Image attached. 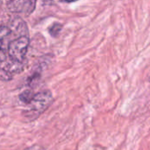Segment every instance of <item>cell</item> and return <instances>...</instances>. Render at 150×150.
Segmentation results:
<instances>
[{
  "mask_svg": "<svg viewBox=\"0 0 150 150\" xmlns=\"http://www.w3.org/2000/svg\"><path fill=\"white\" fill-rule=\"evenodd\" d=\"M24 68V63L16 62L10 58L8 54L0 51V77L3 81H9L20 73Z\"/></svg>",
  "mask_w": 150,
  "mask_h": 150,
  "instance_id": "3957f363",
  "label": "cell"
},
{
  "mask_svg": "<svg viewBox=\"0 0 150 150\" xmlns=\"http://www.w3.org/2000/svg\"><path fill=\"white\" fill-rule=\"evenodd\" d=\"M34 95H35V93H33L32 90H25V91H24L23 92H21L19 94L18 98H19V100L23 104L27 105L31 102V100L33 99Z\"/></svg>",
  "mask_w": 150,
  "mask_h": 150,
  "instance_id": "5b68a950",
  "label": "cell"
},
{
  "mask_svg": "<svg viewBox=\"0 0 150 150\" xmlns=\"http://www.w3.org/2000/svg\"><path fill=\"white\" fill-rule=\"evenodd\" d=\"M62 25L60 23H54L49 28H48V32L49 33L53 36V37H57L58 34L60 33V32L62 31Z\"/></svg>",
  "mask_w": 150,
  "mask_h": 150,
  "instance_id": "8992f818",
  "label": "cell"
},
{
  "mask_svg": "<svg viewBox=\"0 0 150 150\" xmlns=\"http://www.w3.org/2000/svg\"><path fill=\"white\" fill-rule=\"evenodd\" d=\"M149 81H150V76H149Z\"/></svg>",
  "mask_w": 150,
  "mask_h": 150,
  "instance_id": "ba28073f",
  "label": "cell"
},
{
  "mask_svg": "<svg viewBox=\"0 0 150 150\" xmlns=\"http://www.w3.org/2000/svg\"><path fill=\"white\" fill-rule=\"evenodd\" d=\"M54 98L50 91H43L35 93L31 102L27 105L28 109L23 112V117L28 121L35 120L53 103Z\"/></svg>",
  "mask_w": 150,
  "mask_h": 150,
  "instance_id": "6da1fadb",
  "label": "cell"
},
{
  "mask_svg": "<svg viewBox=\"0 0 150 150\" xmlns=\"http://www.w3.org/2000/svg\"><path fill=\"white\" fill-rule=\"evenodd\" d=\"M29 43V36H21L16 38L9 43L6 51L4 52H5L12 60L24 63L26 53L28 51Z\"/></svg>",
  "mask_w": 150,
  "mask_h": 150,
  "instance_id": "7a4b0ae2",
  "label": "cell"
},
{
  "mask_svg": "<svg viewBox=\"0 0 150 150\" xmlns=\"http://www.w3.org/2000/svg\"><path fill=\"white\" fill-rule=\"evenodd\" d=\"M7 9L14 13H25L31 14L36 5V1L33 0H14V1H6Z\"/></svg>",
  "mask_w": 150,
  "mask_h": 150,
  "instance_id": "277c9868",
  "label": "cell"
},
{
  "mask_svg": "<svg viewBox=\"0 0 150 150\" xmlns=\"http://www.w3.org/2000/svg\"><path fill=\"white\" fill-rule=\"evenodd\" d=\"M25 150H43L40 147H39V146H33V147H31V148H27Z\"/></svg>",
  "mask_w": 150,
  "mask_h": 150,
  "instance_id": "52a82bcc",
  "label": "cell"
}]
</instances>
